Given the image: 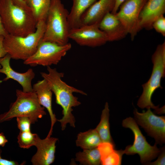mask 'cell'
I'll return each instance as SVG.
<instances>
[{"instance_id":"cell-13","label":"cell","mask_w":165,"mask_h":165,"mask_svg":"<svg viewBox=\"0 0 165 165\" xmlns=\"http://www.w3.org/2000/svg\"><path fill=\"white\" fill-rule=\"evenodd\" d=\"M58 139L47 137L44 139L39 137L35 146L37 148L35 154L32 156L31 162L33 165H49L52 163L55 159L56 144Z\"/></svg>"},{"instance_id":"cell-28","label":"cell","mask_w":165,"mask_h":165,"mask_svg":"<svg viewBox=\"0 0 165 165\" xmlns=\"http://www.w3.org/2000/svg\"><path fill=\"white\" fill-rule=\"evenodd\" d=\"M2 150L0 148V165H19L18 163L16 161L8 160L2 158Z\"/></svg>"},{"instance_id":"cell-15","label":"cell","mask_w":165,"mask_h":165,"mask_svg":"<svg viewBox=\"0 0 165 165\" xmlns=\"http://www.w3.org/2000/svg\"><path fill=\"white\" fill-rule=\"evenodd\" d=\"M115 0H99L91 5L85 11L81 18L82 26L99 24L108 13L111 12Z\"/></svg>"},{"instance_id":"cell-34","label":"cell","mask_w":165,"mask_h":165,"mask_svg":"<svg viewBox=\"0 0 165 165\" xmlns=\"http://www.w3.org/2000/svg\"><path fill=\"white\" fill-rule=\"evenodd\" d=\"M148 0H145V2H147V1Z\"/></svg>"},{"instance_id":"cell-8","label":"cell","mask_w":165,"mask_h":165,"mask_svg":"<svg viewBox=\"0 0 165 165\" xmlns=\"http://www.w3.org/2000/svg\"><path fill=\"white\" fill-rule=\"evenodd\" d=\"M71 47V44L69 43L61 45L50 42L41 41L35 53L24 61V63L31 66L41 65L47 67L57 64Z\"/></svg>"},{"instance_id":"cell-12","label":"cell","mask_w":165,"mask_h":165,"mask_svg":"<svg viewBox=\"0 0 165 165\" xmlns=\"http://www.w3.org/2000/svg\"><path fill=\"white\" fill-rule=\"evenodd\" d=\"M11 59L10 56L8 53L0 58V64L1 66L0 73H3L6 75V77L1 82L6 81L9 79H13L21 86L24 92L33 91L31 81L35 75L33 69L29 68L23 73L17 72L10 66V61Z\"/></svg>"},{"instance_id":"cell-16","label":"cell","mask_w":165,"mask_h":165,"mask_svg":"<svg viewBox=\"0 0 165 165\" xmlns=\"http://www.w3.org/2000/svg\"><path fill=\"white\" fill-rule=\"evenodd\" d=\"M100 29L106 35L108 41L120 40L128 34L115 14L108 13L99 24Z\"/></svg>"},{"instance_id":"cell-27","label":"cell","mask_w":165,"mask_h":165,"mask_svg":"<svg viewBox=\"0 0 165 165\" xmlns=\"http://www.w3.org/2000/svg\"><path fill=\"white\" fill-rule=\"evenodd\" d=\"M157 159L154 162H149L146 163V164L151 165H164L165 164V152L164 147L161 150L160 153Z\"/></svg>"},{"instance_id":"cell-25","label":"cell","mask_w":165,"mask_h":165,"mask_svg":"<svg viewBox=\"0 0 165 165\" xmlns=\"http://www.w3.org/2000/svg\"><path fill=\"white\" fill-rule=\"evenodd\" d=\"M16 118L17 127L20 131H31L30 127L32 123L29 118L21 116L17 117Z\"/></svg>"},{"instance_id":"cell-21","label":"cell","mask_w":165,"mask_h":165,"mask_svg":"<svg viewBox=\"0 0 165 165\" xmlns=\"http://www.w3.org/2000/svg\"><path fill=\"white\" fill-rule=\"evenodd\" d=\"M109 117V106L108 103L106 102L102 112L100 123L95 129L98 134L102 142H108L113 144L110 131Z\"/></svg>"},{"instance_id":"cell-4","label":"cell","mask_w":165,"mask_h":165,"mask_svg":"<svg viewBox=\"0 0 165 165\" xmlns=\"http://www.w3.org/2000/svg\"><path fill=\"white\" fill-rule=\"evenodd\" d=\"M46 20H40L37 24L34 33L26 36L7 34L4 37L3 46L12 59L25 61L33 55L43 37L46 29Z\"/></svg>"},{"instance_id":"cell-3","label":"cell","mask_w":165,"mask_h":165,"mask_svg":"<svg viewBox=\"0 0 165 165\" xmlns=\"http://www.w3.org/2000/svg\"><path fill=\"white\" fill-rule=\"evenodd\" d=\"M69 12L61 0H51L46 20L45 32L41 41L64 45L68 43L70 30Z\"/></svg>"},{"instance_id":"cell-23","label":"cell","mask_w":165,"mask_h":165,"mask_svg":"<svg viewBox=\"0 0 165 165\" xmlns=\"http://www.w3.org/2000/svg\"><path fill=\"white\" fill-rule=\"evenodd\" d=\"M75 160L84 165H98L101 164V155L97 148L84 149L75 154Z\"/></svg>"},{"instance_id":"cell-2","label":"cell","mask_w":165,"mask_h":165,"mask_svg":"<svg viewBox=\"0 0 165 165\" xmlns=\"http://www.w3.org/2000/svg\"><path fill=\"white\" fill-rule=\"evenodd\" d=\"M0 16L8 34L24 37L36 30L38 22L31 10L15 4L12 0H0Z\"/></svg>"},{"instance_id":"cell-33","label":"cell","mask_w":165,"mask_h":165,"mask_svg":"<svg viewBox=\"0 0 165 165\" xmlns=\"http://www.w3.org/2000/svg\"><path fill=\"white\" fill-rule=\"evenodd\" d=\"M7 34H8L6 32L3 27L0 16V36H3L4 37Z\"/></svg>"},{"instance_id":"cell-29","label":"cell","mask_w":165,"mask_h":165,"mask_svg":"<svg viewBox=\"0 0 165 165\" xmlns=\"http://www.w3.org/2000/svg\"><path fill=\"white\" fill-rule=\"evenodd\" d=\"M3 36H0V58L4 57L7 54L3 45ZM1 68V66L0 64V68Z\"/></svg>"},{"instance_id":"cell-6","label":"cell","mask_w":165,"mask_h":165,"mask_svg":"<svg viewBox=\"0 0 165 165\" xmlns=\"http://www.w3.org/2000/svg\"><path fill=\"white\" fill-rule=\"evenodd\" d=\"M153 64L152 72L148 81L142 85V93L137 102L140 108H152L156 111L159 108L152 103L151 99L153 93L159 88H161V82L165 76V42L158 45L152 56Z\"/></svg>"},{"instance_id":"cell-18","label":"cell","mask_w":165,"mask_h":165,"mask_svg":"<svg viewBox=\"0 0 165 165\" xmlns=\"http://www.w3.org/2000/svg\"><path fill=\"white\" fill-rule=\"evenodd\" d=\"M97 0H72L73 5L68 20L70 29L82 26L81 17L87 9Z\"/></svg>"},{"instance_id":"cell-24","label":"cell","mask_w":165,"mask_h":165,"mask_svg":"<svg viewBox=\"0 0 165 165\" xmlns=\"http://www.w3.org/2000/svg\"><path fill=\"white\" fill-rule=\"evenodd\" d=\"M38 135L29 131H20L17 137V143L19 147L24 149H28L35 146Z\"/></svg>"},{"instance_id":"cell-32","label":"cell","mask_w":165,"mask_h":165,"mask_svg":"<svg viewBox=\"0 0 165 165\" xmlns=\"http://www.w3.org/2000/svg\"><path fill=\"white\" fill-rule=\"evenodd\" d=\"M8 141L3 132L0 133V146L4 147Z\"/></svg>"},{"instance_id":"cell-7","label":"cell","mask_w":165,"mask_h":165,"mask_svg":"<svg viewBox=\"0 0 165 165\" xmlns=\"http://www.w3.org/2000/svg\"><path fill=\"white\" fill-rule=\"evenodd\" d=\"M122 125L124 127L130 129L134 135L133 144L127 146L124 150H122L123 154H138L140 156L141 162L144 163L155 159L160 154L161 150L157 147L156 144L151 146L148 143L133 118H126L123 121Z\"/></svg>"},{"instance_id":"cell-11","label":"cell","mask_w":165,"mask_h":165,"mask_svg":"<svg viewBox=\"0 0 165 165\" xmlns=\"http://www.w3.org/2000/svg\"><path fill=\"white\" fill-rule=\"evenodd\" d=\"M99 24L83 25L70 30L68 37L81 46L95 47L108 42L105 33L99 28Z\"/></svg>"},{"instance_id":"cell-1","label":"cell","mask_w":165,"mask_h":165,"mask_svg":"<svg viewBox=\"0 0 165 165\" xmlns=\"http://www.w3.org/2000/svg\"><path fill=\"white\" fill-rule=\"evenodd\" d=\"M48 73L42 72V76L47 82L51 90L55 94L56 102L62 108L63 116L57 119L61 125L62 130H64L68 123L73 127H75V120L72 113V107L78 106L81 103L73 93H77L86 95L83 91L70 86L62 80L64 74L57 72L55 68L47 66Z\"/></svg>"},{"instance_id":"cell-10","label":"cell","mask_w":165,"mask_h":165,"mask_svg":"<svg viewBox=\"0 0 165 165\" xmlns=\"http://www.w3.org/2000/svg\"><path fill=\"white\" fill-rule=\"evenodd\" d=\"M134 114L137 123L143 128L148 134L153 137L156 143L160 144L165 141V117L154 114L151 108L139 112L136 109Z\"/></svg>"},{"instance_id":"cell-22","label":"cell","mask_w":165,"mask_h":165,"mask_svg":"<svg viewBox=\"0 0 165 165\" xmlns=\"http://www.w3.org/2000/svg\"><path fill=\"white\" fill-rule=\"evenodd\" d=\"M37 22L46 20L51 0H24Z\"/></svg>"},{"instance_id":"cell-30","label":"cell","mask_w":165,"mask_h":165,"mask_svg":"<svg viewBox=\"0 0 165 165\" xmlns=\"http://www.w3.org/2000/svg\"><path fill=\"white\" fill-rule=\"evenodd\" d=\"M126 0H115V4L112 13L116 14L118 11L120 6Z\"/></svg>"},{"instance_id":"cell-26","label":"cell","mask_w":165,"mask_h":165,"mask_svg":"<svg viewBox=\"0 0 165 165\" xmlns=\"http://www.w3.org/2000/svg\"><path fill=\"white\" fill-rule=\"evenodd\" d=\"M152 28L163 36H165V18L163 15H162L153 22Z\"/></svg>"},{"instance_id":"cell-31","label":"cell","mask_w":165,"mask_h":165,"mask_svg":"<svg viewBox=\"0 0 165 165\" xmlns=\"http://www.w3.org/2000/svg\"><path fill=\"white\" fill-rule=\"evenodd\" d=\"M13 2L15 4L24 8L30 9L26 5L24 0H12Z\"/></svg>"},{"instance_id":"cell-20","label":"cell","mask_w":165,"mask_h":165,"mask_svg":"<svg viewBox=\"0 0 165 165\" xmlns=\"http://www.w3.org/2000/svg\"><path fill=\"white\" fill-rule=\"evenodd\" d=\"M102 142L95 129L80 132L77 135L75 141L76 146L83 149L97 147Z\"/></svg>"},{"instance_id":"cell-19","label":"cell","mask_w":165,"mask_h":165,"mask_svg":"<svg viewBox=\"0 0 165 165\" xmlns=\"http://www.w3.org/2000/svg\"><path fill=\"white\" fill-rule=\"evenodd\" d=\"M101 155V164L103 165H119L121 163L122 150L115 149L113 144L102 142L97 146Z\"/></svg>"},{"instance_id":"cell-14","label":"cell","mask_w":165,"mask_h":165,"mask_svg":"<svg viewBox=\"0 0 165 165\" xmlns=\"http://www.w3.org/2000/svg\"><path fill=\"white\" fill-rule=\"evenodd\" d=\"M165 12V0H148L143 6L139 17L141 30L152 28L154 21Z\"/></svg>"},{"instance_id":"cell-17","label":"cell","mask_w":165,"mask_h":165,"mask_svg":"<svg viewBox=\"0 0 165 165\" xmlns=\"http://www.w3.org/2000/svg\"><path fill=\"white\" fill-rule=\"evenodd\" d=\"M33 91L36 94L40 105L48 111L51 120V127L47 136L51 137L53 126L57 121L55 114L53 113L52 106V91L46 81L43 79L38 81L32 86Z\"/></svg>"},{"instance_id":"cell-9","label":"cell","mask_w":165,"mask_h":165,"mask_svg":"<svg viewBox=\"0 0 165 165\" xmlns=\"http://www.w3.org/2000/svg\"><path fill=\"white\" fill-rule=\"evenodd\" d=\"M145 0H126L115 14L133 40L141 29L139 17Z\"/></svg>"},{"instance_id":"cell-5","label":"cell","mask_w":165,"mask_h":165,"mask_svg":"<svg viewBox=\"0 0 165 165\" xmlns=\"http://www.w3.org/2000/svg\"><path fill=\"white\" fill-rule=\"evenodd\" d=\"M16 95V99L11 104L9 111L0 115V123L24 116L29 118L31 123L34 124L46 115L44 107L40 104L34 91L24 92L17 89Z\"/></svg>"}]
</instances>
